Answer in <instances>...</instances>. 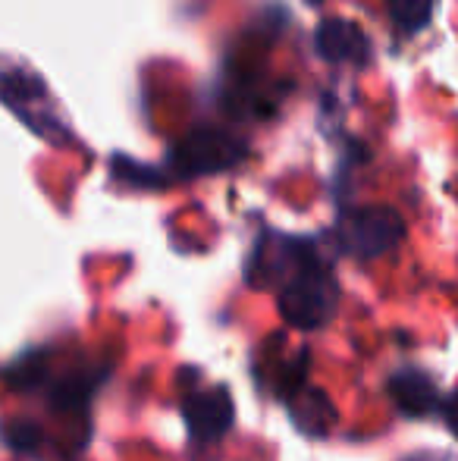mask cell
I'll return each mask as SVG.
<instances>
[{"label": "cell", "mask_w": 458, "mask_h": 461, "mask_svg": "<svg viewBox=\"0 0 458 461\" xmlns=\"http://www.w3.org/2000/svg\"><path fill=\"white\" fill-rule=\"evenodd\" d=\"M337 302H339L337 276L314 255L305 264H299L280 289V314L295 330L324 327L337 314Z\"/></svg>", "instance_id": "6da1fadb"}, {"label": "cell", "mask_w": 458, "mask_h": 461, "mask_svg": "<svg viewBox=\"0 0 458 461\" xmlns=\"http://www.w3.org/2000/svg\"><path fill=\"white\" fill-rule=\"evenodd\" d=\"M314 50L320 60L327 63H352V67H364L371 60V38L364 35L358 23L343 16L320 19L314 29Z\"/></svg>", "instance_id": "277c9868"}, {"label": "cell", "mask_w": 458, "mask_h": 461, "mask_svg": "<svg viewBox=\"0 0 458 461\" xmlns=\"http://www.w3.org/2000/svg\"><path fill=\"white\" fill-rule=\"evenodd\" d=\"M41 376H44V365H41V358H35V355H29V358H22L19 365H13L6 370V380H10L13 389L35 386V383H41Z\"/></svg>", "instance_id": "30bf717a"}, {"label": "cell", "mask_w": 458, "mask_h": 461, "mask_svg": "<svg viewBox=\"0 0 458 461\" xmlns=\"http://www.w3.org/2000/svg\"><path fill=\"white\" fill-rule=\"evenodd\" d=\"M292 420L311 437H324L333 424H337V411H333L330 399L318 389H301L292 395Z\"/></svg>", "instance_id": "52a82bcc"}, {"label": "cell", "mask_w": 458, "mask_h": 461, "mask_svg": "<svg viewBox=\"0 0 458 461\" xmlns=\"http://www.w3.org/2000/svg\"><path fill=\"white\" fill-rule=\"evenodd\" d=\"M405 223L399 217V211L386 204H364L355 207L343 217L339 223V242L348 255L361 258V261H371L386 251H392L402 242Z\"/></svg>", "instance_id": "3957f363"}, {"label": "cell", "mask_w": 458, "mask_h": 461, "mask_svg": "<svg viewBox=\"0 0 458 461\" xmlns=\"http://www.w3.org/2000/svg\"><path fill=\"white\" fill-rule=\"evenodd\" d=\"M305 4H311V6H318V4H324V0H305Z\"/></svg>", "instance_id": "7c38bea8"}, {"label": "cell", "mask_w": 458, "mask_h": 461, "mask_svg": "<svg viewBox=\"0 0 458 461\" xmlns=\"http://www.w3.org/2000/svg\"><path fill=\"white\" fill-rule=\"evenodd\" d=\"M434 6L436 0H386L392 25L402 35H418V32L427 29L430 19H434Z\"/></svg>", "instance_id": "ba28073f"}, {"label": "cell", "mask_w": 458, "mask_h": 461, "mask_svg": "<svg viewBox=\"0 0 458 461\" xmlns=\"http://www.w3.org/2000/svg\"><path fill=\"white\" fill-rule=\"evenodd\" d=\"M390 395L396 408L409 418H427L440 405V393H436L434 380L421 370H399L390 380Z\"/></svg>", "instance_id": "8992f818"}, {"label": "cell", "mask_w": 458, "mask_h": 461, "mask_svg": "<svg viewBox=\"0 0 458 461\" xmlns=\"http://www.w3.org/2000/svg\"><path fill=\"white\" fill-rule=\"evenodd\" d=\"M6 443L16 452H35L38 443H41V430H38V424H31V420H13V424L6 427Z\"/></svg>", "instance_id": "9c48e42d"}, {"label": "cell", "mask_w": 458, "mask_h": 461, "mask_svg": "<svg viewBox=\"0 0 458 461\" xmlns=\"http://www.w3.org/2000/svg\"><path fill=\"white\" fill-rule=\"evenodd\" d=\"M446 424L453 427V433L458 437V393L446 402Z\"/></svg>", "instance_id": "8fae6325"}, {"label": "cell", "mask_w": 458, "mask_h": 461, "mask_svg": "<svg viewBox=\"0 0 458 461\" xmlns=\"http://www.w3.org/2000/svg\"><path fill=\"white\" fill-rule=\"evenodd\" d=\"M245 158V141L220 126H195L173 141L170 148V170L179 179L211 176L236 167Z\"/></svg>", "instance_id": "7a4b0ae2"}, {"label": "cell", "mask_w": 458, "mask_h": 461, "mask_svg": "<svg viewBox=\"0 0 458 461\" xmlns=\"http://www.w3.org/2000/svg\"><path fill=\"white\" fill-rule=\"evenodd\" d=\"M183 418L189 424V433L202 443H214L232 427V395L229 389L214 386V389H198L183 402Z\"/></svg>", "instance_id": "5b68a950"}]
</instances>
